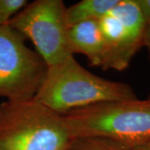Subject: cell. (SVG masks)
Wrapping results in <instances>:
<instances>
[{"label":"cell","mask_w":150,"mask_h":150,"mask_svg":"<svg viewBox=\"0 0 150 150\" xmlns=\"http://www.w3.org/2000/svg\"><path fill=\"white\" fill-rule=\"evenodd\" d=\"M138 98L131 86L103 79L86 69L70 56L48 66L35 99L54 112L64 114L97 103Z\"/></svg>","instance_id":"1"},{"label":"cell","mask_w":150,"mask_h":150,"mask_svg":"<svg viewBox=\"0 0 150 150\" xmlns=\"http://www.w3.org/2000/svg\"><path fill=\"white\" fill-rule=\"evenodd\" d=\"M71 139L103 138L137 148L150 142V100L105 101L62 114Z\"/></svg>","instance_id":"2"},{"label":"cell","mask_w":150,"mask_h":150,"mask_svg":"<svg viewBox=\"0 0 150 150\" xmlns=\"http://www.w3.org/2000/svg\"><path fill=\"white\" fill-rule=\"evenodd\" d=\"M70 140L63 115L35 99L0 104V150H65Z\"/></svg>","instance_id":"3"},{"label":"cell","mask_w":150,"mask_h":150,"mask_svg":"<svg viewBox=\"0 0 150 150\" xmlns=\"http://www.w3.org/2000/svg\"><path fill=\"white\" fill-rule=\"evenodd\" d=\"M25 40L8 23L0 26V98L6 101L33 99L47 74V64Z\"/></svg>","instance_id":"4"},{"label":"cell","mask_w":150,"mask_h":150,"mask_svg":"<svg viewBox=\"0 0 150 150\" xmlns=\"http://www.w3.org/2000/svg\"><path fill=\"white\" fill-rule=\"evenodd\" d=\"M66 11L62 0H35L28 3L8 23L33 43L48 67L74 56Z\"/></svg>","instance_id":"5"},{"label":"cell","mask_w":150,"mask_h":150,"mask_svg":"<svg viewBox=\"0 0 150 150\" xmlns=\"http://www.w3.org/2000/svg\"><path fill=\"white\" fill-rule=\"evenodd\" d=\"M98 23L103 43L101 68L126 69L144 46L147 26L136 0H119Z\"/></svg>","instance_id":"6"},{"label":"cell","mask_w":150,"mask_h":150,"mask_svg":"<svg viewBox=\"0 0 150 150\" xmlns=\"http://www.w3.org/2000/svg\"><path fill=\"white\" fill-rule=\"evenodd\" d=\"M71 53L83 54L92 66L101 67L103 43L98 21L79 23L69 27Z\"/></svg>","instance_id":"7"},{"label":"cell","mask_w":150,"mask_h":150,"mask_svg":"<svg viewBox=\"0 0 150 150\" xmlns=\"http://www.w3.org/2000/svg\"><path fill=\"white\" fill-rule=\"evenodd\" d=\"M119 0H82L67 8L69 25L79 23L99 21L112 10Z\"/></svg>","instance_id":"8"},{"label":"cell","mask_w":150,"mask_h":150,"mask_svg":"<svg viewBox=\"0 0 150 150\" xmlns=\"http://www.w3.org/2000/svg\"><path fill=\"white\" fill-rule=\"evenodd\" d=\"M65 150H134V148L107 139L89 137L71 139Z\"/></svg>","instance_id":"9"},{"label":"cell","mask_w":150,"mask_h":150,"mask_svg":"<svg viewBox=\"0 0 150 150\" xmlns=\"http://www.w3.org/2000/svg\"><path fill=\"white\" fill-rule=\"evenodd\" d=\"M28 3L27 0H0V26L7 24Z\"/></svg>","instance_id":"10"},{"label":"cell","mask_w":150,"mask_h":150,"mask_svg":"<svg viewBox=\"0 0 150 150\" xmlns=\"http://www.w3.org/2000/svg\"><path fill=\"white\" fill-rule=\"evenodd\" d=\"M146 23L150 22V0H136Z\"/></svg>","instance_id":"11"},{"label":"cell","mask_w":150,"mask_h":150,"mask_svg":"<svg viewBox=\"0 0 150 150\" xmlns=\"http://www.w3.org/2000/svg\"><path fill=\"white\" fill-rule=\"evenodd\" d=\"M144 46L147 48V51H148L150 59V22L147 23V26H146L144 38Z\"/></svg>","instance_id":"12"},{"label":"cell","mask_w":150,"mask_h":150,"mask_svg":"<svg viewBox=\"0 0 150 150\" xmlns=\"http://www.w3.org/2000/svg\"><path fill=\"white\" fill-rule=\"evenodd\" d=\"M134 150H150V142L142 145V146H139V147L134 148Z\"/></svg>","instance_id":"13"},{"label":"cell","mask_w":150,"mask_h":150,"mask_svg":"<svg viewBox=\"0 0 150 150\" xmlns=\"http://www.w3.org/2000/svg\"><path fill=\"white\" fill-rule=\"evenodd\" d=\"M148 99H149V100H150V95L149 96V98H148Z\"/></svg>","instance_id":"14"}]
</instances>
